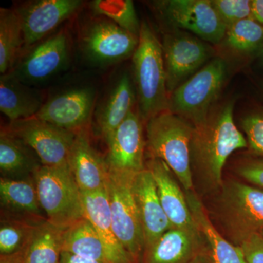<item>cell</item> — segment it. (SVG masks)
Segmentation results:
<instances>
[{
	"instance_id": "277c9868",
	"label": "cell",
	"mask_w": 263,
	"mask_h": 263,
	"mask_svg": "<svg viewBox=\"0 0 263 263\" xmlns=\"http://www.w3.org/2000/svg\"><path fill=\"white\" fill-rule=\"evenodd\" d=\"M33 179L48 222L65 230L84 219L82 195L68 164L41 166Z\"/></svg>"
},
{
	"instance_id": "1f68e13d",
	"label": "cell",
	"mask_w": 263,
	"mask_h": 263,
	"mask_svg": "<svg viewBox=\"0 0 263 263\" xmlns=\"http://www.w3.org/2000/svg\"><path fill=\"white\" fill-rule=\"evenodd\" d=\"M212 4L227 27L252 18V1L249 0H212Z\"/></svg>"
},
{
	"instance_id": "8d00e7d4",
	"label": "cell",
	"mask_w": 263,
	"mask_h": 263,
	"mask_svg": "<svg viewBox=\"0 0 263 263\" xmlns=\"http://www.w3.org/2000/svg\"><path fill=\"white\" fill-rule=\"evenodd\" d=\"M252 18L263 26V0L252 1Z\"/></svg>"
},
{
	"instance_id": "4dcf8cb0",
	"label": "cell",
	"mask_w": 263,
	"mask_h": 263,
	"mask_svg": "<svg viewBox=\"0 0 263 263\" xmlns=\"http://www.w3.org/2000/svg\"><path fill=\"white\" fill-rule=\"evenodd\" d=\"M91 8L95 14L111 21L122 29L139 37V23L136 8L130 0H95Z\"/></svg>"
},
{
	"instance_id": "7a4b0ae2",
	"label": "cell",
	"mask_w": 263,
	"mask_h": 263,
	"mask_svg": "<svg viewBox=\"0 0 263 263\" xmlns=\"http://www.w3.org/2000/svg\"><path fill=\"white\" fill-rule=\"evenodd\" d=\"M133 63L139 114L147 122L168 110L170 95L162 43L146 22L141 23Z\"/></svg>"
},
{
	"instance_id": "e575fe53",
	"label": "cell",
	"mask_w": 263,
	"mask_h": 263,
	"mask_svg": "<svg viewBox=\"0 0 263 263\" xmlns=\"http://www.w3.org/2000/svg\"><path fill=\"white\" fill-rule=\"evenodd\" d=\"M247 263H263V236L254 233L239 243Z\"/></svg>"
},
{
	"instance_id": "ab89813d",
	"label": "cell",
	"mask_w": 263,
	"mask_h": 263,
	"mask_svg": "<svg viewBox=\"0 0 263 263\" xmlns=\"http://www.w3.org/2000/svg\"><path fill=\"white\" fill-rule=\"evenodd\" d=\"M260 234H261V235H262V236H263V233H260Z\"/></svg>"
},
{
	"instance_id": "d6986e66",
	"label": "cell",
	"mask_w": 263,
	"mask_h": 263,
	"mask_svg": "<svg viewBox=\"0 0 263 263\" xmlns=\"http://www.w3.org/2000/svg\"><path fill=\"white\" fill-rule=\"evenodd\" d=\"M82 195L84 216L94 226L103 243L108 263H135L114 233L106 187Z\"/></svg>"
},
{
	"instance_id": "8992f818",
	"label": "cell",
	"mask_w": 263,
	"mask_h": 263,
	"mask_svg": "<svg viewBox=\"0 0 263 263\" xmlns=\"http://www.w3.org/2000/svg\"><path fill=\"white\" fill-rule=\"evenodd\" d=\"M221 188L219 215L235 241L263 233V190L238 181Z\"/></svg>"
},
{
	"instance_id": "f1b7e54d",
	"label": "cell",
	"mask_w": 263,
	"mask_h": 263,
	"mask_svg": "<svg viewBox=\"0 0 263 263\" xmlns=\"http://www.w3.org/2000/svg\"><path fill=\"white\" fill-rule=\"evenodd\" d=\"M46 221V220H45ZM43 221L2 215L0 224V254L9 256L23 251L34 230Z\"/></svg>"
},
{
	"instance_id": "f546056e",
	"label": "cell",
	"mask_w": 263,
	"mask_h": 263,
	"mask_svg": "<svg viewBox=\"0 0 263 263\" xmlns=\"http://www.w3.org/2000/svg\"><path fill=\"white\" fill-rule=\"evenodd\" d=\"M224 39L237 53L248 54L263 50V26L253 18L243 19L228 27Z\"/></svg>"
},
{
	"instance_id": "5bb4252c",
	"label": "cell",
	"mask_w": 263,
	"mask_h": 263,
	"mask_svg": "<svg viewBox=\"0 0 263 263\" xmlns=\"http://www.w3.org/2000/svg\"><path fill=\"white\" fill-rule=\"evenodd\" d=\"M81 0H37L16 9L23 27L24 47H30L75 14Z\"/></svg>"
},
{
	"instance_id": "ffe728a7",
	"label": "cell",
	"mask_w": 263,
	"mask_h": 263,
	"mask_svg": "<svg viewBox=\"0 0 263 263\" xmlns=\"http://www.w3.org/2000/svg\"><path fill=\"white\" fill-rule=\"evenodd\" d=\"M199 231L172 228L143 252V263H190L199 253Z\"/></svg>"
},
{
	"instance_id": "d4e9b609",
	"label": "cell",
	"mask_w": 263,
	"mask_h": 263,
	"mask_svg": "<svg viewBox=\"0 0 263 263\" xmlns=\"http://www.w3.org/2000/svg\"><path fill=\"white\" fill-rule=\"evenodd\" d=\"M43 166L32 148L6 129L0 134V172L1 178L27 179L33 178Z\"/></svg>"
},
{
	"instance_id": "d6a6232c",
	"label": "cell",
	"mask_w": 263,
	"mask_h": 263,
	"mask_svg": "<svg viewBox=\"0 0 263 263\" xmlns=\"http://www.w3.org/2000/svg\"><path fill=\"white\" fill-rule=\"evenodd\" d=\"M251 152L263 157V113L247 115L241 121Z\"/></svg>"
},
{
	"instance_id": "4316f807",
	"label": "cell",
	"mask_w": 263,
	"mask_h": 263,
	"mask_svg": "<svg viewBox=\"0 0 263 263\" xmlns=\"http://www.w3.org/2000/svg\"><path fill=\"white\" fill-rule=\"evenodd\" d=\"M62 252L100 263H108L103 243L86 217L64 230Z\"/></svg>"
},
{
	"instance_id": "9c48e42d",
	"label": "cell",
	"mask_w": 263,
	"mask_h": 263,
	"mask_svg": "<svg viewBox=\"0 0 263 263\" xmlns=\"http://www.w3.org/2000/svg\"><path fill=\"white\" fill-rule=\"evenodd\" d=\"M139 37L108 19L99 18L89 24L81 37L85 56L97 65H109L133 55Z\"/></svg>"
},
{
	"instance_id": "83f0119b",
	"label": "cell",
	"mask_w": 263,
	"mask_h": 263,
	"mask_svg": "<svg viewBox=\"0 0 263 263\" xmlns=\"http://www.w3.org/2000/svg\"><path fill=\"white\" fill-rule=\"evenodd\" d=\"M24 45L23 27L16 10L0 9V72L8 73Z\"/></svg>"
},
{
	"instance_id": "3957f363",
	"label": "cell",
	"mask_w": 263,
	"mask_h": 263,
	"mask_svg": "<svg viewBox=\"0 0 263 263\" xmlns=\"http://www.w3.org/2000/svg\"><path fill=\"white\" fill-rule=\"evenodd\" d=\"M194 126L169 110L147 121V145L152 157L164 161L186 192L193 191L191 143Z\"/></svg>"
},
{
	"instance_id": "2e32d148",
	"label": "cell",
	"mask_w": 263,
	"mask_h": 263,
	"mask_svg": "<svg viewBox=\"0 0 263 263\" xmlns=\"http://www.w3.org/2000/svg\"><path fill=\"white\" fill-rule=\"evenodd\" d=\"M132 190L141 219L145 249L173 226L159 199L153 176L147 167L133 177Z\"/></svg>"
},
{
	"instance_id": "8fae6325",
	"label": "cell",
	"mask_w": 263,
	"mask_h": 263,
	"mask_svg": "<svg viewBox=\"0 0 263 263\" xmlns=\"http://www.w3.org/2000/svg\"><path fill=\"white\" fill-rule=\"evenodd\" d=\"M141 116L134 110L107 140L109 171L136 176L146 169L145 140Z\"/></svg>"
},
{
	"instance_id": "30bf717a",
	"label": "cell",
	"mask_w": 263,
	"mask_h": 263,
	"mask_svg": "<svg viewBox=\"0 0 263 263\" xmlns=\"http://www.w3.org/2000/svg\"><path fill=\"white\" fill-rule=\"evenodd\" d=\"M157 8L175 27L186 29L206 42L217 44L224 40L227 26L209 0H167L157 2Z\"/></svg>"
},
{
	"instance_id": "74e56055",
	"label": "cell",
	"mask_w": 263,
	"mask_h": 263,
	"mask_svg": "<svg viewBox=\"0 0 263 263\" xmlns=\"http://www.w3.org/2000/svg\"><path fill=\"white\" fill-rule=\"evenodd\" d=\"M0 263H22L20 254L17 253L9 256H1Z\"/></svg>"
},
{
	"instance_id": "e0dca14e",
	"label": "cell",
	"mask_w": 263,
	"mask_h": 263,
	"mask_svg": "<svg viewBox=\"0 0 263 263\" xmlns=\"http://www.w3.org/2000/svg\"><path fill=\"white\" fill-rule=\"evenodd\" d=\"M67 164L81 192L93 193L106 187L108 164L91 146L86 129L76 133Z\"/></svg>"
},
{
	"instance_id": "6da1fadb",
	"label": "cell",
	"mask_w": 263,
	"mask_h": 263,
	"mask_svg": "<svg viewBox=\"0 0 263 263\" xmlns=\"http://www.w3.org/2000/svg\"><path fill=\"white\" fill-rule=\"evenodd\" d=\"M233 110L234 102H228L194 126L192 171L212 189L222 187V171L230 156L248 146L247 138L235 125Z\"/></svg>"
},
{
	"instance_id": "7c38bea8",
	"label": "cell",
	"mask_w": 263,
	"mask_h": 263,
	"mask_svg": "<svg viewBox=\"0 0 263 263\" xmlns=\"http://www.w3.org/2000/svg\"><path fill=\"white\" fill-rule=\"evenodd\" d=\"M162 46L169 95L193 75L211 55L209 46L187 34H166Z\"/></svg>"
},
{
	"instance_id": "4fadbf2b",
	"label": "cell",
	"mask_w": 263,
	"mask_h": 263,
	"mask_svg": "<svg viewBox=\"0 0 263 263\" xmlns=\"http://www.w3.org/2000/svg\"><path fill=\"white\" fill-rule=\"evenodd\" d=\"M68 59V38L61 31L34 46L9 72L26 84L43 82L63 70Z\"/></svg>"
},
{
	"instance_id": "d590c367",
	"label": "cell",
	"mask_w": 263,
	"mask_h": 263,
	"mask_svg": "<svg viewBox=\"0 0 263 263\" xmlns=\"http://www.w3.org/2000/svg\"><path fill=\"white\" fill-rule=\"evenodd\" d=\"M60 263H100L97 261L91 260V259L83 258V257H79L69 253L67 252H62L61 259Z\"/></svg>"
},
{
	"instance_id": "52a82bcc",
	"label": "cell",
	"mask_w": 263,
	"mask_h": 263,
	"mask_svg": "<svg viewBox=\"0 0 263 263\" xmlns=\"http://www.w3.org/2000/svg\"><path fill=\"white\" fill-rule=\"evenodd\" d=\"M134 176L109 171L106 190L114 233L136 262L145 245L141 219L132 190Z\"/></svg>"
},
{
	"instance_id": "f35d334b",
	"label": "cell",
	"mask_w": 263,
	"mask_h": 263,
	"mask_svg": "<svg viewBox=\"0 0 263 263\" xmlns=\"http://www.w3.org/2000/svg\"><path fill=\"white\" fill-rule=\"evenodd\" d=\"M190 263H210L205 252H199Z\"/></svg>"
},
{
	"instance_id": "cb8c5ba5",
	"label": "cell",
	"mask_w": 263,
	"mask_h": 263,
	"mask_svg": "<svg viewBox=\"0 0 263 263\" xmlns=\"http://www.w3.org/2000/svg\"><path fill=\"white\" fill-rule=\"evenodd\" d=\"M136 97L130 77L123 74L96 115L99 133L104 141L106 142L133 111Z\"/></svg>"
},
{
	"instance_id": "836d02e7",
	"label": "cell",
	"mask_w": 263,
	"mask_h": 263,
	"mask_svg": "<svg viewBox=\"0 0 263 263\" xmlns=\"http://www.w3.org/2000/svg\"><path fill=\"white\" fill-rule=\"evenodd\" d=\"M236 171L246 181L263 188V158L245 161L238 164Z\"/></svg>"
},
{
	"instance_id": "ac0fdd59",
	"label": "cell",
	"mask_w": 263,
	"mask_h": 263,
	"mask_svg": "<svg viewBox=\"0 0 263 263\" xmlns=\"http://www.w3.org/2000/svg\"><path fill=\"white\" fill-rule=\"evenodd\" d=\"M153 176L157 194L173 228L198 231L183 194L174 173L164 161L152 157L146 163Z\"/></svg>"
},
{
	"instance_id": "484cf974",
	"label": "cell",
	"mask_w": 263,
	"mask_h": 263,
	"mask_svg": "<svg viewBox=\"0 0 263 263\" xmlns=\"http://www.w3.org/2000/svg\"><path fill=\"white\" fill-rule=\"evenodd\" d=\"M63 232L47 220L41 222L19 252L22 263H60Z\"/></svg>"
},
{
	"instance_id": "9a60e30c",
	"label": "cell",
	"mask_w": 263,
	"mask_h": 263,
	"mask_svg": "<svg viewBox=\"0 0 263 263\" xmlns=\"http://www.w3.org/2000/svg\"><path fill=\"white\" fill-rule=\"evenodd\" d=\"M95 100V91L91 88L67 90L43 104L35 117L56 127L77 133L85 129L89 122Z\"/></svg>"
},
{
	"instance_id": "ba28073f",
	"label": "cell",
	"mask_w": 263,
	"mask_h": 263,
	"mask_svg": "<svg viewBox=\"0 0 263 263\" xmlns=\"http://www.w3.org/2000/svg\"><path fill=\"white\" fill-rule=\"evenodd\" d=\"M7 130L35 152L43 166L67 165L75 132L66 130L36 117L10 122Z\"/></svg>"
},
{
	"instance_id": "60d3db41",
	"label": "cell",
	"mask_w": 263,
	"mask_h": 263,
	"mask_svg": "<svg viewBox=\"0 0 263 263\" xmlns=\"http://www.w3.org/2000/svg\"><path fill=\"white\" fill-rule=\"evenodd\" d=\"M262 57H263V50H262Z\"/></svg>"
},
{
	"instance_id": "603a6c76",
	"label": "cell",
	"mask_w": 263,
	"mask_h": 263,
	"mask_svg": "<svg viewBox=\"0 0 263 263\" xmlns=\"http://www.w3.org/2000/svg\"><path fill=\"white\" fill-rule=\"evenodd\" d=\"M44 103L37 91L10 72L0 77V110L10 122L35 117Z\"/></svg>"
},
{
	"instance_id": "44dd1931",
	"label": "cell",
	"mask_w": 263,
	"mask_h": 263,
	"mask_svg": "<svg viewBox=\"0 0 263 263\" xmlns=\"http://www.w3.org/2000/svg\"><path fill=\"white\" fill-rule=\"evenodd\" d=\"M191 192H186V200L195 226L206 243L205 254L209 262L247 263L240 246L233 245L218 232L207 215L202 202Z\"/></svg>"
},
{
	"instance_id": "7402d4cb",
	"label": "cell",
	"mask_w": 263,
	"mask_h": 263,
	"mask_svg": "<svg viewBox=\"0 0 263 263\" xmlns=\"http://www.w3.org/2000/svg\"><path fill=\"white\" fill-rule=\"evenodd\" d=\"M2 215L18 219L47 220L39 201L34 179H0Z\"/></svg>"
},
{
	"instance_id": "5b68a950",
	"label": "cell",
	"mask_w": 263,
	"mask_h": 263,
	"mask_svg": "<svg viewBox=\"0 0 263 263\" xmlns=\"http://www.w3.org/2000/svg\"><path fill=\"white\" fill-rule=\"evenodd\" d=\"M227 76L224 60L216 58L170 95L168 110L193 126L207 119Z\"/></svg>"
}]
</instances>
